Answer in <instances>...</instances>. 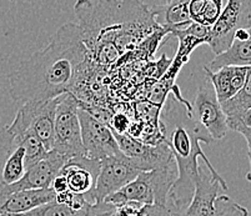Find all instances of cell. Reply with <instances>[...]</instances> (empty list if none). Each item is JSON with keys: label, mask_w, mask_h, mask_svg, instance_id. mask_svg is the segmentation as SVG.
<instances>
[{"label": "cell", "mask_w": 251, "mask_h": 216, "mask_svg": "<svg viewBox=\"0 0 251 216\" xmlns=\"http://www.w3.org/2000/svg\"><path fill=\"white\" fill-rule=\"evenodd\" d=\"M55 202H58L60 205L67 206V208L75 211L85 210L90 205L83 195L74 194L70 190H67V192H61V194L55 195Z\"/></svg>", "instance_id": "obj_22"}, {"label": "cell", "mask_w": 251, "mask_h": 216, "mask_svg": "<svg viewBox=\"0 0 251 216\" xmlns=\"http://www.w3.org/2000/svg\"><path fill=\"white\" fill-rule=\"evenodd\" d=\"M86 210H80L75 211L72 209L67 208V206L60 205L58 202H55V200L49 204H45V205L40 206L38 209H34V210L29 211V213L22 214L19 216H86Z\"/></svg>", "instance_id": "obj_20"}, {"label": "cell", "mask_w": 251, "mask_h": 216, "mask_svg": "<svg viewBox=\"0 0 251 216\" xmlns=\"http://www.w3.org/2000/svg\"><path fill=\"white\" fill-rule=\"evenodd\" d=\"M159 126L163 143L174 156L177 168V179L169 192L165 206L180 215L193 199L199 160L206 156L201 143L210 144L213 139L193 119L191 105L181 96L176 85L160 110Z\"/></svg>", "instance_id": "obj_3"}, {"label": "cell", "mask_w": 251, "mask_h": 216, "mask_svg": "<svg viewBox=\"0 0 251 216\" xmlns=\"http://www.w3.org/2000/svg\"><path fill=\"white\" fill-rule=\"evenodd\" d=\"M0 189H1V186H0Z\"/></svg>", "instance_id": "obj_30"}, {"label": "cell", "mask_w": 251, "mask_h": 216, "mask_svg": "<svg viewBox=\"0 0 251 216\" xmlns=\"http://www.w3.org/2000/svg\"><path fill=\"white\" fill-rule=\"evenodd\" d=\"M221 190H227V184L214 169L209 159H200L193 199L179 216H213L214 202L220 196Z\"/></svg>", "instance_id": "obj_6"}, {"label": "cell", "mask_w": 251, "mask_h": 216, "mask_svg": "<svg viewBox=\"0 0 251 216\" xmlns=\"http://www.w3.org/2000/svg\"><path fill=\"white\" fill-rule=\"evenodd\" d=\"M74 9L84 44L100 63L114 61L159 28L150 6L140 1H77Z\"/></svg>", "instance_id": "obj_2"}, {"label": "cell", "mask_w": 251, "mask_h": 216, "mask_svg": "<svg viewBox=\"0 0 251 216\" xmlns=\"http://www.w3.org/2000/svg\"><path fill=\"white\" fill-rule=\"evenodd\" d=\"M215 92L219 103H224L240 92L246 80L251 78L250 67H227L218 72H210L206 65L202 67Z\"/></svg>", "instance_id": "obj_15"}, {"label": "cell", "mask_w": 251, "mask_h": 216, "mask_svg": "<svg viewBox=\"0 0 251 216\" xmlns=\"http://www.w3.org/2000/svg\"><path fill=\"white\" fill-rule=\"evenodd\" d=\"M118 208L106 201L95 202L88 206L86 216H116Z\"/></svg>", "instance_id": "obj_25"}, {"label": "cell", "mask_w": 251, "mask_h": 216, "mask_svg": "<svg viewBox=\"0 0 251 216\" xmlns=\"http://www.w3.org/2000/svg\"><path fill=\"white\" fill-rule=\"evenodd\" d=\"M234 40H240V42L250 40V29H240V30H237L234 35Z\"/></svg>", "instance_id": "obj_28"}, {"label": "cell", "mask_w": 251, "mask_h": 216, "mask_svg": "<svg viewBox=\"0 0 251 216\" xmlns=\"http://www.w3.org/2000/svg\"><path fill=\"white\" fill-rule=\"evenodd\" d=\"M223 0H205V6L201 15V25L211 28L219 19L223 11Z\"/></svg>", "instance_id": "obj_23"}, {"label": "cell", "mask_w": 251, "mask_h": 216, "mask_svg": "<svg viewBox=\"0 0 251 216\" xmlns=\"http://www.w3.org/2000/svg\"><path fill=\"white\" fill-rule=\"evenodd\" d=\"M104 201L119 206L127 202H138L141 205H154V192L150 185L147 172H140L131 183L125 185L119 192L109 195Z\"/></svg>", "instance_id": "obj_18"}, {"label": "cell", "mask_w": 251, "mask_h": 216, "mask_svg": "<svg viewBox=\"0 0 251 216\" xmlns=\"http://www.w3.org/2000/svg\"><path fill=\"white\" fill-rule=\"evenodd\" d=\"M55 200L51 189L22 190L8 195H0V211L22 215Z\"/></svg>", "instance_id": "obj_16"}, {"label": "cell", "mask_w": 251, "mask_h": 216, "mask_svg": "<svg viewBox=\"0 0 251 216\" xmlns=\"http://www.w3.org/2000/svg\"><path fill=\"white\" fill-rule=\"evenodd\" d=\"M191 117L206 130L213 140H221L226 135L225 115L221 110L213 85L205 74L198 85V92L191 105Z\"/></svg>", "instance_id": "obj_7"}, {"label": "cell", "mask_w": 251, "mask_h": 216, "mask_svg": "<svg viewBox=\"0 0 251 216\" xmlns=\"http://www.w3.org/2000/svg\"><path fill=\"white\" fill-rule=\"evenodd\" d=\"M23 136L9 125L0 129V186L17 184L26 171Z\"/></svg>", "instance_id": "obj_10"}, {"label": "cell", "mask_w": 251, "mask_h": 216, "mask_svg": "<svg viewBox=\"0 0 251 216\" xmlns=\"http://www.w3.org/2000/svg\"><path fill=\"white\" fill-rule=\"evenodd\" d=\"M221 110L225 115L227 130L241 134L248 145V156L250 159L251 140V78L246 80L240 92L220 104Z\"/></svg>", "instance_id": "obj_13"}, {"label": "cell", "mask_w": 251, "mask_h": 216, "mask_svg": "<svg viewBox=\"0 0 251 216\" xmlns=\"http://www.w3.org/2000/svg\"><path fill=\"white\" fill-rule=\"evenodd\" d=\"M189 0H170L165 4L150 6L155 24L159 28L169 31L170 35L173 31L184 30L191 24L189 18Z\"/></svg>", "instance_id": "obj_17"}, {"label": "cell", "mask_w": 251, "mask_h": 216, "mask_svg": "<svg viewBox=\"0 0 251 216\" xmlns=\"http://www.w3.org/2000/svg\"><path fill=\"white\" fill-rule=\"evenodd\" d=\"M144 206L138 202H127L119 206L116 216H144Z\"/></svg>", "instance_id": "obj_26"}, {"label": "cell", "mask_w": 251, "mask_h": 216, "mask_svg": "<svg viewBox=\"0 0 251 216\" xmlns=\"http://www.w3.org/2000/svg\"><path fill=\"white\" fill-rule=\"evenodd\" d=\"M131 120L124 113H118L110 118L108 121V126L113 133L119 134V135H125L129 130V126L131 124Z\"/></svg>", "instance_id": "obj_24"}, {"label": "cell", "mask_w": 251, "mask_h": 216, "mask_svg": "<svg viewBox=\"0 0 251 216\" xmlns=\"http://www.w3.org/2000/svg\"><path fill=\"white\" fill-rule=\"evenodd\" d=\"M89 55L79 25H63L44 49L23 60L9 75L11 97L22 104L44 103L72 93Z\"/></svg>", "instance_id": "obj_1"}, {"label": "cell", "mask_w": 251, "mask_h": 216, "mask_svg": "<svg viewBox=\"0 0 251 216\" xmlns=\"http://www.w3.org/2000/svg\"><path fill=\"white\" fill-rule=\"evenodd\" d=\"M67 160L54 150H50L43 160L38 161L26 169L24 176L17 184L1 186L0 195H8L22 190H39L50 189L54 177L60 172Z\"/></svg>", "instance_id": "obj_11"}, {"label": "cell", "mask_w": 251, "mask_h": 216, "mask_svg": "<svg viewBox=\"0 0 251 216\" xmlns=\"http://www.w3.org/2000/svg\"><path fill=\"white\" fill-rule=\"evenodd\" d=\"M50 189H51L52 192H54L55 195L61 194V192L69 190V189H68V184H67V180H65V177L60 174H58L55 177H54V180L51 181V185H50Z\"/></svg>", "instance_id": "obj_27"}, {"label": "cell", "mask_w": 251, "mask_h": 216, "mask_svg": "<svg viewBox=\"0 0 251 216\" xmlns=\"http://www.w3.org/2000/svg\"><path fill=\"white\" fill-rule=\"evenodd\" d=\"M59 97L44 103L23 104L29 114V131L36 136L48 152L52 149L54 144V122Z\"/></svg>", "instance_id": "obj_14"}, {"label": "cell", "mask_w": 251, "mask_h": 216, "mask_svg": "<svg viewBox=\"0 0 251 216\" xmlns=\"http://www.w3.org/2000/svg\"><path fill=\"white\" fill-rule=\"evenodd\" d=\"M140 170L123 154L100 160V171L90 195L91 204L104 201L135 179Z\"/></svg>", "instance_id": "obj_8"}, {"label": "cell", "mask_w": 251, "mask_h": 216, "mask_svg": "<svg viewBox=\"0 0 251 216\" xmlns=\"http://www.w3.org/2000/svg\"><path fill=\"white\" fill-rule=\"evenodd\" d=\"M79 99L73 93L59 97L54 122V144L52 149L65 160H70L84 154L81 143L80 122L77 118Z\"/></svg>", "instance_id": "obj_4"}, {"label": "cell", "mask_w": 251, "mask_h": 216, "mask_svg": "<svg viewBox=\"0 0 251 216\" xmlns=\"http://www.w3.org/2000/svg\"><path fill=\"white\" fill-rule=\"evenodd\" d=\"M77 118L80 122L81 143L85 156L100 161L122 154L108 125L90 115L80 106L77 109Z\"/></svg>", "instance_id": "obj_9"}, {"label": "cell", "mask_w": 251, "mask_h": 216, "mask_svg": "<svg viewBox=\"0 0 251 216\" xmlns=\"http://www.w3.org/2000/svg\"><path fill=\"white\" fill-rule=\"evenodd\" d=\"M100 171V161L85 155L76 156L64 164L59 174L65 177L68 189L77 195H83L91 205L90 195Z\"/></svg>", "instance_id": "obj_12"}, {"label": "cell", "mask_w": 251, "mask_h": 216, "mask_svg": "<svg viewBox=\"0 0 251 216\" xmlns=\"http://www.w3.org/2000/svg\"><path fill=\"white\" fill-rule=\"evenodd\" d=\"M251 63V40L240 42L234 40L232 44L224 53L215 55V58L210 61V72H218L219 69L227 67H250Z\"/></svg>", "instance_id": "obj_19"}, {"label": "cell", "mask_w": 251, "mask_h": 216, "mask_svg": "<svg viewBox=\"0 0 251 216\" xmlns=\"http://www.w3.org/2000/svg\"><path fill=\"white\" fill-rule=\"evenodd\" d=\"M213 216H249V211L227 195H220L214 202Z\"/></svg>", "instance_id": "obj_21"}, {"label": "cell", "mask_w": 251, "mask_h": 216, "mask_svg": "<svg viewBox=\"0 0 251 216\" xmlns=\"http://www.w3.org/2000/svg\"><path fill=\"white\" fill-rule=\"evenodd\" d=\"M251 28V0H229L215 24L210 28L206 43L215 55L224 53L240 29Z\"/></svg>", "instance_id": "obj_5"}, {"label": "cell", "mask_w": 251, "mask_h": 216, "mask_svg": "<svg viewBox=\"0 0 251 216\" xmlns=\"http://www.w3.org/2000/svg\"><path fill=\"white\" fill-rule=\"evenodd\" d=\"M0 216H19V215H14V214H9V213H4V211H0Z\"/></svg>", "instance_id": "obj_29"}]
</instances>
